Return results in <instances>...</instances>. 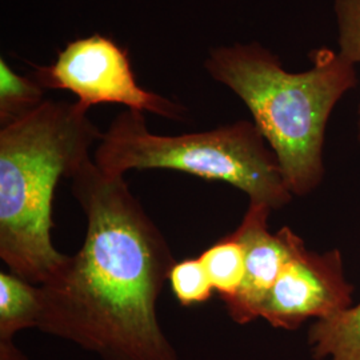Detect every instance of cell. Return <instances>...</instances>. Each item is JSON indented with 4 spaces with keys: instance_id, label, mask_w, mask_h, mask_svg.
<instances>
[{
    "instance_id": "cell-1",
    "label": "cell",
    "mask_w": 360,
    "mask_h": 360,
    "mask_svg": "<svg viewBox=\"0 0 360 360\" xmlns=\"http://www.w3.org/2000/svg\"><path fill=\"white\" fill-rule=\"evenodd\" d=\"M87 227L83 245L40 284L37 328L103 360H179L158 318L176 263L124 176L87 159L71 176Z\"/></svg>"
},
{
    "instance_id": "cell-2",
    "label": "cell",
    "mask_w": 360,
    "mask_h": 360,
    "mask_svg": "<svg viewBox=\"0 0 360 360\" xmlns=\"http://www.w3.org/2000/svg\"><path fill=\"white\" fill-rule=\"evenodd\" d=\"M309 59V70L290 72L274 52L251 41L214 47L203 63L210 77L245 104L294 196L321 186L330 116L356 86L355 65L340 52L322 47Z\"/></svg>"
},
{
    "instance_id": "cell-3",
    "label": "cell",
    "mask_w": 360,
    "mask_h": 360,
    "mask_svg": "<svg viewBox=\"0 0 360 360\" xmlns=\"http://www.w3.org/2000/svg\"><path fill=\"white\" fill-rule=\"evenodd\" d=\"M102 134L77 102L50 99L0 127V257L30 283H47L68 257L52 243L53 193Z\"/></svg>"
},
{
    "instance_id": "cell-4",
    "label": "cell",
    "mask_w": 360,
    "mask_h": 360,
    "mask_svg": "<svg viewBox=\"0 0 360 360\" xmlns=\"http://www.w3.org/2000/svg\"><path fill=\"white\" fill-rule=\"evenodd\" d=\"M94 160L107 174L131 169H172L227 183L271 210L287 206L290 193L275 154L254 122L239 120L214 129L159 135L143 112L117 114L95 147Z\"/></svg>"
},
{
    "instance_id": "cell-5",
    "label": "cell",
    "mask_w": 360,
    "mask_h": 360,
    "mask_svg": "<svg viewBox=\"0 0 360 360\" xmlns=\"http://www.w3.org/2000/svg\"><path fill=\"white\" fill-rule=\"evenodd\" d=\"M31 75L46 90L72 92L86 111L98 104H122L143 114L188 120L187 107L141 87L127 50L99 34L67 43L51 65H35Z\"/></svg>"
},
{
    "instance_id": "cell-6",
    "label": "cell",
    "mask_w": 360,
    "mask_h": 360,
    "mask_svg": "<svg viewBox=\"0 0 360 360\" xmlns=\"http://www.w3.org/2000/svg\"><path fill=\"white\" fill-rule=\"evenodd\" d=\"M352 294L340 250L321 254L309 250L303 240L266 296L259 319L274 328L294 331L309 319H328L349 309Z\"/></svg>"
},
{
    "instance_id": "cell-7",
    "label": "cell",
    "mask_w": 360,
    "mask_h": 360,
    "mask_svg": "<svg viewBox=\"0 0 360 360\" xmlns=\"http://www.w3.org/2000/svg\"><path fill=\"white\" fill-rule=\"evenodd\" d=\"M264 205L250 203L242 223L235 230L245 247V278L239 292L226 304L236 324L259 319L260 309L272 285L303 239L290 227L276 233L269 231V215Z\"/></svg>"
},
{
    "instance_id": "cell-8",
    "label": "cell",
    "mask_w": 360,
    "mask_h": 360,
    "mask_svg": "<svg viewBox=\"0 0 360 360\" xmlns=\"http://www.w3.org/2000/svg\"><path fill=\"white\" fill-rule=\"evenodd\" d=\"M309 346L314 359L360 360V302L333 318L312 323Z\"/></svg>"
},
{
    "instance_id": "cell-9",
    "label": "cell",
    "mask_w": 360,
    "mask_h": 360,
    "mask_svg": "<svg viewBox=\"0 0 360 360\" xmlns=\"http://www.w3.org/2000/svg\"><path fill=\"white\" fill-rule=\"evenodd\" d=\"M41 309L38 284L30 283L10 271L0 272V340L37 328Z\"/></svg>"
},
{
    "instance_id": "cell-10",
    "label": "cell",
    "mask_w": 360,
    "mask_h": 360,
    "mask_svg": "<svg viewBox=\"0 0 360 360\" xmlns=\"http://www.w3.org/2000/svg\"><path fill=\"white\" fill-rule=\"evenodd\" d=\"M199 257L215 292L227 304L239 292L245 278V247L236 232L221 238Z\"/></svg>"
},
{
    "instance_id": "cell-11",
    "label": "cell",
    "mask_w": 360,
    "mask_h": 360,
    "mask_svg": "<svg viewBox=\"0 0 360 360\" xmlns=\"http://www.w3.org/2000/svg\"><path fill=\"white\" fill-rule=\"evenodd\" d=\"M46 89L32 75H20L0 58V127L23 119L44 103Z\"/></svg>"
},
{
    "instance_id": "cell-12",
    "label": "cell",
    "mask_w": 360,
    "mask_h": 360,
    "mask_svg": "<svg viewBox=\"0 0 360 360\" xmlns=\"http://www.w3.org/2000/svg\"><path fill=\"white\" fill-rule=\"evenodd\" d=\"M168 282L183 307L206 303L215 292L200 257L176 262L171 269Z\"/></svg>"
},
{
    "instance_id": "cell-13",
    "label": "cell",
    "mask_w": 360,
    "mask_h": 360,
    "mask_svg": "<svg viewBox=\"0 0 360 360\" xmlns=\"http://www.w3.org/2000/svg\"><path fill=\"white\" fill-rule=\"evenodd\" d=\"M334 13L339 52L352 65L360 63V0H335ZM358 142L360 144V102Z\"/></svg>"
},
{
    "instance_id": "cell-14",
    "label": "cell",
    "mask_w": 360,
    "mask_h": 360,
    "mask_svg": "<svg viewBox=\"0 0 360 360\" xmlns=\"http://www.w3.org/2000/svg\"><path fill=\"white\" fill-rule=\"evenodd\" d=\"M0 360H28V358L13 345V340H0Z\"/></svg>"
}]
</instances>
